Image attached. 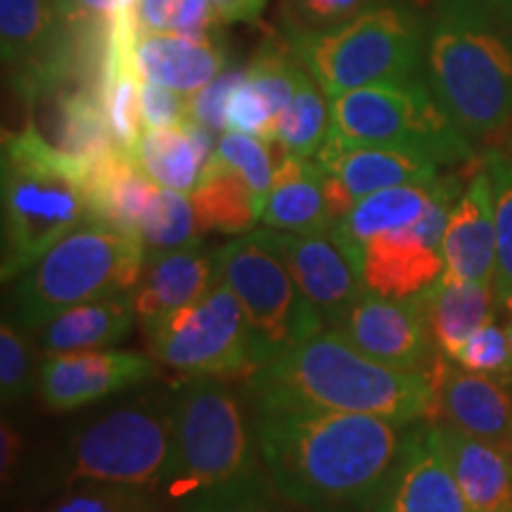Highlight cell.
<instances>
[{
  "mask_svg": "<svg viewBox=\"0 0 512 512\" xmlns=\"http://www.w3.org/2000/svg\"><path fill=\"white\" fill-rule=\"evenodd\" d=\"M249 411L268 479L309 512L373 510L406 434L377 415L309 406Z\"/></svg>",
  "mask_w": 512,
  "mask_h": 512,
  "instance_id": "1",
  "label": "cell"
},
{
  "mask_svg": "<svg viewBox=\"0 0 512 512\" xmlns=\"http://www.w3.org/2000/svg\"><path fill=\"white\" fill-rule=\"evenodd\" d=\"M242 382L249 408H328L377 415L401 427L425 422L432 403L430 370L384 366L330 328L254 368Z\"/></svg>",
  "mask_w": 512,
  "mask_h": 512,
  "instance_id": "2",
  "label": "cell"
},
{
  "mask_svg": "<svg viewBox=\"0 0 512 512\" xmlns=\"http://www.w3.org/2000/svg\"><path fill=\"white\" fill-rule=\"evenodd\" d=\"M422 79L467 140L512 128V24L486 0H432Z\"/></svg>",
  "mask_w": 512,
  "mask_h": 512,
  "instance_id": "3",
  "label": "cell"
},
{
  "mask_svg": "<svg viewBox=\"0 0 512 512\" xmlns=\"http://www.w3.org/2000/svg\"><path fill=\"white\" fill-rule=\"evenodd\" d=\"M0 202V278L8 285L64 235L91 219L88 169L50 145L34 121H29L22 131L5 133L3 138Z\"/></svg>",
  "mask_w": 512,
  "mask_h": 512,
  "instance_id": "4",
  "label": "cell"
},
{
  "mask_svg": "<svg viewBox=\"0 0 512 512\" xmlns=\"http://www.w3.org/2000/svg\"><path fill=\"white\" fill-rule=\"evenodd\" d=\"M171 413V451L157 486L166 503L264 472L249 403L226 377H185Z\"/></svg>",
  "mask_w": 512,
  "mask_h": 512,
  "instance_id": "5",
  "label": "cell"
},
{
  "mask_svg": "<svg viewBox=\"0 0 512 512\" xmlns=\"http://www.w3.org/2000/svg\"><path fill=\"white\" fill-rule=\"evenodd\" d=\"M427 10L415 0H382L323 34L287 38L328 98L377 86L420 79L425 53Z\"/></svg>",
  "mask_w": 512,
  "mask_h": 512,
  "instance_id": "6",
  "label": "cell"
},
{
  "mask_svg": "<svg viewBox=\"0 0 512 512\" xmlns=\"http://www.w3.org/2000/svg\"><path fill=\"white\" fill-rule=\"evenodd\" d=\"M145 268L138 238L88 219L12 280L10 320L36 332L76 304L114 292H136Z\"/></svg>",
  "mask_w": 512,
  "mask_h": 512,
  "instance_id": "7",
  "label": "cell"
},
{
  "mask_svg": "<svg viewBox=\"0 0 512 512\" xmlns=\"http://www.w3.org/2000/svg\"><path fill=\"white\" fill-rule=\"evenodd\" d=\"M174 392H145L76 427L41 486L48 491L79 482L155 489L171 451Z\"/></svg>",
  "mask_w": 512,
  "mask_h": 512,
  "instance_id": "8",
  "label": "cell"
},
{
  "mask_svg": "<svg viewBox=\"0 0 512 512\" xmlns=\"http://www.w3.org/2000/svg\"><path fill=\"white\" fill-rule=\"evenodd\" d=\"M107 34L83 36L57 0H0V55L12 86L38 105L69 83H102Z\"/></svg>",
  "mask_w": 512,
  "mask_h": 512,
  "instance_id": "9",
  "label": "cell"
},
{
  "mask_svg": "<svg viewBox=\"0 0 512 512\" xmlns=\"http://www.w3.org/2000/svg\"><path fill=\"white\" fill-rule=\"evenodd\" d=\"M330 100V131L349 143L420 152L441 166L475 164V143L441 110L425 79L377 83Z\"/></svg>",
  "mask_w": 512,
  "mask_h": 512,
  "instance_id": "10",
  "label": "cell"
},
{
  "mask_svg": "<svg viewBox=\"0 0 512 512\" xmlns=\"http://www.w3.org/2000/svg\"><path fill=\"white\" fill-rule=\"evenodd\" d=\"M219 278L245 311L256 368L325 328L275 247L271 228L228 240L219 249Z\"/></svg>",
  "mask_w": 512,
  "mask_h": 512,
  "instance_id": "11",
  "label": "cell"
},
{
  "mask_svg": "<svg viewBox=\"0 0 512 512\" xmlns=\"http://www.w3.org/2000/svg\"><path fill=\"white\" fill-rule=\"evenodd\" d=\"M145 337L159 366L185 377L247 380L256 368L245 311L221 278L197 302L171 313Z\"/></svg>",
  "mask_w": 512,
  "mask_h": 512,
  "instance_id": "12",
  "label": "cell"
},
{
  "mask_svg": "<svg viewBox=\"0 0 512 512\" xmlns=\"http://www.w3.org/2000/svg\"><path fill=\"white\" fill-rule=\"evenodd\" d=\"M463 190V178L456 174L413 228L375 235L363 245V283L368 292L413 299L437 283L444 273L441 238Z\"/></svg>",
  "mask_w": 512,
  "mask_h": 512,
  "instance_id": "13",
  "label": "cell"
},
{
  "mask_svg": "<svg viewBox=\"0 0 512 512\" xmlns=\"http://www.w3.org/2000/svg\"><path fill=\"white\" fill-rule=\"evenodd\" d=\"M271 233L299 290L323 318L325 328H332L366 292L363 252L335 226L313 233H283L271 228Z\"/></svg>",
  "mask_w": 512,
  "mask_h": 512,
  "instance_id": "14",
  "label": "cell"
},
{
  "mask_svg": "<svg viewBox=\"0 0 512 512\" xmlns=\"http://www.w3.org/2000/svg\"><path fill=\"white\" fill-rule=\"evenodd\" d=\"M38 366V394L53 413L79 411L159 375V363L150 354L114 349L46 354Z\"/></svg>",
  "mask_w": 512,
  "mask_h": 512,
  "instance_id": "15",
  "label": "cell"
},
{
  "mask_svg": "<svg viewBox=\"0 0 512 512\" xmlns=\"http://www.w3.org/2000/svg\"><path fill=\"white\" fill-rule=\"evenodd\" d=\"M330 330L373 361L399 370L425 373L439 354L418 297L389 299L366 290Z\"/></svg>",
  "mask_w": 512,
  "mask_h": 512,
  "instance_id": "16",
  "label": "cell"
},
{
  "mask_svg": "<svg viewBox=\"0 0 512 512\" xmlns=\"http://www.w3.org/2000/svg\"><path fill=\"white\" fill-rule=\"evenodd\" d=\"M430 382L432 403L425 422L451 425L510 451L512 382L453 366L441 351L430 366Z\"/></svg>",
  "mask_w": 512,
  "mask_h": 512,
  "instance_id": "17",
  "label": "cell"
},
{
  "mask_svg": "<svg viewBox=\"0 0 512 512\" xmlns=\"http://www.w3.org/2000/svg\"><path fill=\"white\" fill-rule=\"evenodd\" d=\"M370 512H472L430 422H415L403 434L399 458Z\"/></svg>",
  "mask_w": 512,
  "mask_h": 512,
  "instance_id": "18",
  "label": "cell"
},
{
  "mask_svg": "<svg viewBox=\"0 0 512 512\" xmlns=\"http://www.w3.org/2000/svg\"><path fill=\"white\" fill-rule=\"evenodd\" d=\"M133 67L140 81L159 83L192 98L228 67L226 38L214 34L140 29L133 38Z\"/></svg>",
  "mask_w": 512,
  "mask_h": 512,
  "instance_id": "19",
  "label": "cell"
},
{
  "mask_svg": "<svg viewBox=\"0 0 512 512\" xmlns=\"http://www.w3.org/2000/svg\"><path fill=\"white\" fill-rule=\"evenodd\" d=\"M441 259H444L441 275L446 278L460 280V283L494 285L498 235L491 178L484 159L448 216L444 238H441Z\"/></svg>",
  "mask_w": 512,
  "mask_h": 512,
  "instance_id": "20",
  "label": "cell"
},
{
  "mask_svg": "<svg viewBox=\"0 0 512 512\" xmlns=\"http://www.w3.org/2000/svg\"><path fill=\"white\" fill-rule=\"evenodd\" d=\"M219 280V249L204 242L145 256L136 297L138 325L150 335L171 313L185 309Z\"/></svg>",
  "mask_w": 512,
  "mask_h": 512,
  "instance_id": "21",
  "label": "cell"
},
{
  "mask_svg": "<svg viewBox=\"0 0 512 512\" xmlns=\"http://www.w3.org/2000/svg\"><path fill=\"white\" fill-rule=\"evenodd\" d=\"M313 159L337 181H342L356 200L377 190L430 183L441 176V164L420 152L389 145L349 143L332 131Z\"/></svg>",
  "mask_w": 512,
  "mask_h": 512,
  "instance_id": "22",
  "label": "cell"
},
{
  "mask_svg": "<svg viewBox=\"0 0 512 512\" xmlns=\"http://www.w3.org/2000/svg\"><path fill=\"white\" fill-rule=\"evenodd\" d=\"M434 437L472 512H512V456L505 446L434 425Z\"/></svg>",
  "mask_w": 512,
  "mask_h": 512,
  "instance_id": "23",
  "label": "cell"
},
{
  "mask_svg": "<svg viewBox=\"0 0 512 512\" xmlns=\"http://www.w3.org/2000/svg\"><path fill=\"white\" fill-rule=\"evenodd\" d=\"M138 323L133 292H114L76 304L50 318L34 335L43 354L110 349Z\"/></svg>",
  "mask_w": 512,
  "mask_h": 512,
  "instance_id": "24",
  "label": "cell"
},
{
  "mask_svg": "<svg viewBox=\"0 0 512 512\" xmlns=\"http://www.w3.org/2000/svg\"><path fill=\"white\" fill-rule=\"evenodd\" d=\"M159 185L145 176L131 152L114 145L88 171L91 219L138 238L140 221Z\"/></svg>",
  "mask_w": 512,
  "mask_h": 512,
  "instance_id": "25",
  "label": "cell"
},
{
  "mask_svg": "<svg viewBox=\"0 0 512 512\" xmlns=\"http://www.w3.org/2000/svg\"><path fill=\"white\" fill-rule=\"evenodd\" d=\"M214 147V133L188 121L183 126L145 128L131 155L159 188L190 195L200 183Z\"/></svg>",
  "mask_w": 512,
  "mask_h": 512,
  "instance_id": "26",
  "label": "cell"
},
{
  "mask_svg": "<svg viewBox=\"0 0 512 512\" xmlns=\"http://www.w3.org/2000/svg\"><path fill=\"white\" fill-rule=\"evenodd\" d=\"M261 223L283 233H313L335 226L325 200L323 169L316 159L283 152L275 164L273 185L261 211Z\"/></svg>",
  "mask_w": 512,
  "mask_h": 512,
  "instance_id": "27",
  "label": "cell"
},
{
  "mask_svg": "<svg viewBox=\"0 0 512 512\" xmlns=\"http://www.w3.org/2000/svg\"><path fill=\"white\" fill-rule=\"evenodd\" d=\"M418 304L434 347L453 361L467 339L494 323L496 290L494 285L460 283L441 275L430 290L418 294Z\"/></svg>",
  "mask_w": 512,
  "mask_h": 512,
  "instance_id": "28",
  "label": "cell"
},
{
  "mask_svg": "<svg viewBox=\"0 0 512 512\" xmlns=\"http://www.w3.org/2000/svg\"><path fill=\"white\" fill-rule=\"evenodd\" d=\"M453 176L456 174H441L430 183L396 185V188L377 190L373 195L361 197L335 228L358 249H363L375 235L413 228L430 211L441 192L451 185Z\"/></svg>",
  "mask_w": 512,
  "mask_h": 512,
  "instance_id": "29",
  "label": "cell"
},
{
  "mask_svg": "<svg viewBox=\"0 0 512 512\" xmlns=\"http://www.w3.org/2000/svg\"><path fill=\"white\" fill-rule=\"evenodd\" d=\"M190 200L202 235L221 233L238 238L261 221V204L249 183L216 155H211Z\"/></svg>",
  "mask_w": 512,
  "mask_h": 512,
  "instance_id": "30",
  "label": "cell"
},
{
  "mask_svg": "<svg viewBox=\"0 0 512 512\" xmlns=\"http://www.w3.org/2000/svg\"><path fill=\"white\" fill-rule=\"evenodd\" d=\"M330 133V100L311 74L304 76L297 93L273 124V143L287 155L313 159Z\"/></svg>",
  "mask_w": 512,
  "mask_h": 512,
  "instance_id": "31",
  "label": "cell"
},
{
  "mask_svg": "<svg viewBox=\"0 0 512 512\" xmlns=\"http://www.w3.org/2000/svg\"><path fill=\"white\" fill-rule=\"evenodd\" d=\"M166 505L155 489L145 486L79 482L55 489L27 512H166Z\"/></svg>",
  "mask_w": 512,
  "mask_h": 512,
  "instance_id": "32",
  "label": "cell"
},
{
  "mask_svg": "<svg viewBox=\"0 0 512 512\" xmlns=\"http://www.w3.org/2000/svg\"><path fill=\"white\" fill-rule=\"evenodd\" d=\"M202 238L190 195L159 188L138 228V240L145 249V256L200 245Z\"/></svg>",
  "mask_w": 512,
  "mask_h": 512,
  "instance_id": "33",
  "label": "cell"
},
{
  "mask_svg": "<svg viewBox=\"0 0 512 512\" xmlns=\"http://www.w3.org/2000/svg\"><path fill=\"white\" fill-rule=\"evenodd\" d=\"M174 512H309L275 489L266 470L183 498Z\"/></svg>",
  "mask_w": 512,
  "mask_h": 512,
  "instance_id": "34",
  "label": "cell"
},
{
  "mask_svg": "<svg viewBox=\"0 0 512 512\" xmlns=\"http://www.w3.org/2000/svg\"><path fill=\"white\" fill-rule=\"evenodd\" d=\"M377 3L382 0H280V34L285 38L323 34L351 22Z\"/></svg>",
  "mask_w": 512,
  "mask_h": 512,
  "instance_id": "35",
  "label": "cell"
},
{
  "mask_svg": "<svg viewBox=\"0 0 512 512\" xmlns=\"http://www.w3.org/2000/svg\"><path fill=\"white\" fill-rule=\"evenodd\" d=\"M484 166L491 178V197H494L498 259H496V299L512 290V157L501 150L486 152Z\"/></svg>",
  "mask_w": 512,
  "mask_h": 512,
  "instance_id": "36",
  "label": "cell"
},
{
  "mask_svg": "<svg viewBox=\"0 0 512 512\" xmlns=\"http://www.w3.org/2000/svg\"><path fill=\"white\" fill-rule=\"evenodd\" d=\"M271 145L273 143H268V140L249 136V133L223 131V136L216 140L214 147V155L221 162H226L230 169L238 171L249 183V188H252L256 200L261 204V211H264L275 174Z\"/></svg>",
  "mask_w": 512,
  "mask_h": 512,
  "instance_id": "37",
  "label": "cell"
},
{
  "mask_svg": "<svg viewBox=\"0 0 512 512\" xmlns=\"http://www.w3.org/2000/svg\"><path fill=\"white\" fill-rule=\"evenodd\" d=\"M29 332L17 328L12 320L0 325V401L15 406L38 389V368L34 363V347Z\"/></svg>",
  "mask_w": 512,
  "mask_h": 512,
  "instance_id": "38",
  "label": "cell"
},
{
  "mask_svg": "<svg viewBox=\"0 0 512 512\" xmlns=\"http://www.w3.org/2000/svg\"><path fill=\"white\" fill-rule=\"evenodd\" d=\"M140 29L178 31V34H214L221 31L209 0H138Z\"/></svg>",
  "mask_w": 512,
  "mask_h": 512,
  "instance_id": "39",
  "label": "cell"
},
{
  "mask_svg": "<svg viewBox=\"0 0 512 512\" xmlns=\"http://www.w3.org/2000/svg\"><path fill=\"white\" fill-rule=\"evenodd\" d=\"M453 361L472 373L512 382V347L508 330L498 328L496 323L484 325L460 347Z\"/></svg>",
  "mask_w": 512,
  "mask_h": 512,
  "instance_id": "40",
  "label": "cell"
},
{
  "mask_svg": "<svg viewBox=\"0 0 512 512\" xmlns=\"http://www.w3.org/2000/svg\"><path fill=\"white\" fill-rule=\"evenodd\" d=\"M273 110L268 105L264 95H261L245 76L238 86L233 88V93L228 95L226 102V131H240L249 133V136L264 138L268 143H273Z\"/></svg>",
  "mask_w": 512,
  "mask_h": 512,
  "instance_id": "41",
  "label": "cell"
},
{
  "mask_svg": "<svg viewBox=\"0 0 512 512\" xmlns=\"http://www.w3.org/2000/svg\"><path fill=\"white\" fill-rule=\"evenodd\" d=\"M245 76V69L226 67L209 86L190 98V117L195 124L209 128L211 133L226 131V102L233 88Z\"/></svg>",
  "mask_w": 512,
  "mask_h": 512,
  "instance_id": "42",
  "label": "cell"
},
{
  "mask_svg": "<svg viewBox=\"0 0 512 512\" xmlns=\"http://www.w3.org/2000/svg\"><path fill=\"white\" fill-rule=\"evenodd\" d=\"M140 117H143V128L183 126L192 121L190 98L159 83L140 81Z\"/></svg>",
  "mask_w": 512,
  "mask_h": 512,
  "instance_id": "43",
  "label": "cell"
},
{
  "mask_svg": "<svg viewBox=\"0 0 512 512\" xmlns=\"http://www.w3.org/2000/svg\"><path fill=\"white\" fill-rule=\"evenodd\" d=\"M64 17L79 34L107 29L121 15H133L138 0H57Z\"/></svg>",
  "mask_w": 512,
  "mask_h": 512,
  "instance_id": "44",
  "label": "cell"
},
{
  "mask_svg": "<svg viewBox=\"0 0 512 512\" xmlns=\"http://www.w3.org/2000/svg\"><path fill=\"white\" fill-rule=\"evenodd\" d=\"M211 12L221 27L228 24H256L264 15L268 0H209Z\"/></svg>",
  "mask_w": 512,
  "mask_h": 512,
  "instance_id": "45",
  "label": "cell"
},
{
  "mask_svg": "<svg viewBox=\"0 0 512 512\" xmlns=\"http://www.w3.org/2000/svg\"><path fill=\"white\" fill-rule=\"evenodd\" d=\"M24 456V434L12 425L10 420H3L0 427V475H3V484L8 486L15 477L17 465L22 463Z\"/></svg>",
  "mask_w": 512,
  "mask_h": 512,
  "instance_id": "46",
  "label": "cell"
},
{
  "mask_svg": "<svg viewBox=\"0 0 512 512\" xmlns=\"http://www.w3.org/2000/svg\"><path fill=\"white\" fill-rule=\"evenodd\" d=\"M486 3L494 8L498 15H501L503 19H508V22L512 24V0H486Z\"/></svg>",
  "mask_w": 512,
  "mask_h": 512,
  "instance_id": "47",
  "label": "cell"
},
{
  "mask_svg": "<svg viewBox=\"0 0 512 512\" xmlns=\"http://www.w3.org/2000/svg\"><path fill=\"white\" fill-rule=\"evenodd\" d=\"M496 306H498V309H505V311H508V316L512 318V290H510V292H505V294H501V297L496 299Z\"/></svg>",
  "mask_w": 512,
  "mask_h": 512,
  "instance_id": "48",
  "label": "cell"
},
{
  "mask_svg": "<svg viewBox=\"0 0 512 512\" xmlns=\"http://www.w3.org/2000/svg\"><path fill=\"white\" fill-rule=\"evenodd\" d=\"M501 152H503V155L512 157V128H510L508 133H505V140H503V147H501Z\"/></svg>",
  "mask_w": 512,
  "mask_h": 512,
  "instance_id": "49",
  "label": "cell"
},
{
  "mask_svg": "<svg viewBox=\"0 0 512 512\" xmlns=\"http://www.w3.org/2000/svg\"><path fill=\"white\" fill-rule=\"evenodd\" d=\"M505 330H508V339H510V347H512V323Z\"/></svg>",
  "mask_w": 512,
  "mask_h": 512,
  "instance_id": "50",
  "label": "cell"
},
{
  "mask_svg": "<svg viewBox=\"0 0 512 512\" xmlns=\"http://www.w3.org/2000/svg\"><path fill=\"white\" fill-rule=\"evenodd\" d=\"M510 456H512V441H510Z\"/></svg>",
  "mask_w": 512,
  "mask_h": 512,
  "instance_id": "51",
  "label": "cell"
}]
</instances>
